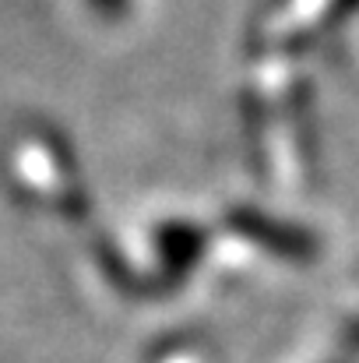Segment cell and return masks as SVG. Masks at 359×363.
<instances>
[{"label": "cell", "instance_id": "1", "mask_svg": "<svg viewBox=\"0 0 359 363\" xmlns=\"http://www.w3.org/2000/svg\"><path fill=\"white\" fill-rule=\"evenodd\" d=\"M229 230H237L239 237H246L250 243L278 254V257H289V261H307L317 254V243L307 230L300 226H289L282 219H271L257 208H233L229 212Z\"/></svg>", "mask_w": 359, "mask_h": 363}, {"label": "cell", "instance_id": "2", "mask_svg": "<svg viewBox=\"0 0 359 363\" xmlns=\"http://www.w3.org/2000/svg\"><path fill=\"white\" fill-rule=\"evenodd\" d=\"M159 250H162L166 282H180V279L190 272V264L201 257L205 233H201L198 226H183V223L162 226V230H159Z\"/></svg>", "mask_w": 359, "mask_h": 363}, {"label": "cell", "instance_id": "3", "mask_svg": "<svg viewBox=\"0 0 359 363\" xmlns=\"http://www.w3.org/2000/svg\"><path fill=\"white\" fill-rule=\"evenodd\" d=\"M103 18H120L123 11H127V0H89Z\"/></svg>", "mask_w": 359, "mask_h": 363}]
</instances>
